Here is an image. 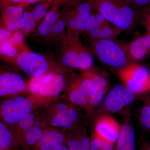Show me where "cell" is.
<instances>
[{"mask_svg": "<svg viewBox=\"0 0 150 150\" xmlns=\"http://www.w3.org/2000/svg\"><path fill=\"white\" fill-rule=\"evenodd\" d=\"M92 9L114 26L127 31L139 20V12L121 0H88Z\"/></svg>", "mask_w": 150, "mask_h": 150, "instance_id": "6da1fadb", "label": "cell"}, {"mask_svg": "<svg viewBox=\"0 0 150 150\" xmlns=\"http://www.w3.org/2000/svg\"><path fill=\"white\" fill-rule=\"evenodd\" d=\"M93 56L112 70L120 69L134 63L129 56L126 43L116 38H93L88 40Z\"/></svg>", "mask_w": 150, "mask_h": 150, "instance_id": "7a4b0ae2", "label": "cell"}, {"mask_svg": "<svg viewBox=\"0 0 150 150\" xmlns=\"http://www.w3.org/2000/svg\"><path fill=\"white\" fill-rule=\"evenodd\" d=\"M60 63L67 69H77L85 71L92 69L93 56L89 48L84 46L79 34L67 31L61 41Z\"/></svg>", "mask_w": 150, "mask_h": 150, "instance_id": "3957f363", "label": "cell"}, {"mask_svg": "<svg viewBox=\"0 0 150 150\" xmlns=\"http://www.w3.org/2000/svg\"><path fill=\"white\" fill-rule=\"evenodd\" d=\"M30 78L40 76L51 72H71L69 69L43 54L24 51L14 58L8 59Z\"/></svg>", "mask_w": 150, "mask_h": 150, "instance_id": "277c9868", "label": "cell"}, {"mask_svg": "<svg viewBox=\"0 0 150 150\" xmlns=\"http://www.w3.org/2000/svg\"><path fill=\"white\" fill-rule=\"evenodd\" d=\"M41 105L32 97L23 96L7 98L1 103V121L10 128L17 124L23 117Z\"/></svg>", "mask_w": 150, "mask_h": 150, "instance_id": "5b68a950", "label": "cell"}, {"mask_svg": "<svg viewBox=\"0 0 150 150\" xmlns=\"http://www.w3.org/2000/svg\"><path fill=\"white\" fill-rule=\"evenodd\" d=\"M139 96L124 85H118L106 95L102 104L91 117L110 115L121 112L132 103Z\"/></svg>", "mask_w": 150, "mask_h": 150, "instance_id": "8992f818", "label": "cell"}, {"mask_svg": "<svg viewBox=\"0 0 150 150\" xmlns=\"http://www.w3.org/2000/svg\"><path fill=\"white\" fill-rule=\"evenodd\" d=\"M114 71L123 85L139 97L150 93V73L146 67L133 63Z\"/></svg>", "mask_w": 150, "mask_h": 150, "instance_id": "52a82bcc", "label": "cell"}, {"mask_svg": "<svg viewBox=\"0 0 150 150\" xmlns=\"http://www.w3.org/2000/svg\"><path fill=\"white\" fill-rule=\"evenodd\" d=\"M67 73L51 72L46 74L43 85L35 99L41 105L55 100L65 90L69 83L65 75Z\"/></svg>", "mask_w": 150, "mask_h": 150, "instance_id": "ba28073f", "label": "cell"}, {"mask_svg": "<svg viewBox=\"0 0 150 150\" xmlns=\"http://www.w3.org/2000/svg\"><path fill=\"white\" fill-rule=\"evenodd\" d=\"M28 91V83L19 73L11 70L1 69L0 74V96L12 98L21 96Z\"/></svg>", "mask_w": 150, "mask_h": 150, "instance_id": "9c48e42d", "label": "cell"}, {"mask_svg": "<svg viewBox=\"0 0 150 150\" xmlns=\"http://www.w3.org/2000/svg\"><path fill=\"white\" fill-rule=\"evenodd\" d=\"M73 107L55 115L42 117L41 118L47 126L61 128L69 131L81 126L84 119L80 107Z\"/></svg>", "mask_w": 150, "mask_h": 150, "instance_id": "30bf717a", "label": "cell"}, {"mask_svg": "<svg viewBox=\"0 0 150 150\" xmlns=\"http://www.w3.org/2000/svg\"><path fill=\"white\" fill-rule=\"evenodd\" d=\"M121 129V125L111 115H101L96 118L93 134L115 145L120 136Z\"/></svg>", "mask_w": 150, "mask_h": 150, "instance_id": "8fae6325", "label": "cell"}, {"mask_svg": "<svg viewBox=\"0 0 150 150\" xmlns=\"http://www.w3.org/2000/svg\"><path fill=\"white\" fill-rule=\"evenodd\" d=\"M120 113L122 118L121 131L115 144V150H136V135L130 110L127 108Z\"/></svg>", "mask_w": 150, "mask_h": 150, "instance_id": "7c38bea8", "label": "cell"}, {"mask_svg": "<svg viewBox=\"0 0 150 150\" xmlns=\"http://www.w3.org/2000/svg\"><path fill=\"white\" fill-rule=\"evenodd\" d=\"M95 87L90 96L89 105L87 114L92 116L102 104L109 89L108 79L105 75L94 71Z\"/></svg>", "mask_w": 150, "mask_h": 150, "instance_id": "4fadbf2b", "label": "cell"}, {"mask_svg": "<svg viewBox=\"0 0 150 150\" xmlns=\"http://www.w3.org/2000/svg\"><path fill=\"white\" fill-rule=\"evenodd\" d=\"M66 139L64 131L46 125L40 139L31 150H50L57 145L66 144Z\"/></svg>", "mask_w": 150, "mask_h": 150, "instance_id": "5bb4252c", "label": "cell"}, {"mask_svg": "<svg viewBox=\"0 0 150 150\" xmlns=\"http://www.w3.org/2000/svg\"><path fill=\"white\" fill-rule=\"evenodd\" d=\"M1 9V27L13 33L20 30L24 6L20 5L9 6L2 8Z\"/></svg>", "mask_w": 150, "mask_h": 150, "instance_id": "9a60e30c", "label": "cell"}, {"mask_svg": "<svg viewBox=\"0 0 150 150\" xmlns=\"http://www.w3.org/2000/svg\"><path fill=\"white\" fill-rule=\"evenodd\" d=\"M127 50L131 61L138 63L150 57V33H146L126 43Z\"/></svg>", "mask_w": 150, "mask_h": 150, "instance_id": "2e32d148", "label": "cell"}, {"mask_svg": "<svg viewBox=\"0 0 150 150\" xmlns=\"http://www.w3.org/2000/svg\"><path fill=\"white\" fill-rule=\"evenodd\" d=\"M24 35L19 30L14 32L11 37L0 45L1 56L5 60L15 58L19 54L29 50L23 42Z\"/></svg>", "mask_w": 150, "mask_h": 150, "instance_id": "e0dca14e", "label": "cell"}, {"mask_svg": "<svg viewBox=\"0 0 150 150\" xmlns=\"http://www.w3.org/2000/svg\"><path fill=\"white\" fill-rule=\"evenodd\" d=\"M35 110H33L25 116L16 125L11 128L18 148L25 134L32 128L41 116V114H39V112Z\"/></svg>", "mask_w": 150, "mask_h": 150, "instance_id": "ac0fdd59", "label": "cell"}, {"mask_svg": "<svg viewBox=\"0 0 150 150\" xmlns=\"http://www.w3.org/2000/svg\"><path fill=\"white\" fill-rule=\"evenodd\" d=\"M46 125L40 116L32 128L25 134L18 148L22 150H31L40 139Z\"/></svg>", "mask_w": 150, "mask_h": 150, "instance_id": "d6986e66", "label": "cell"}, {"mask_svg": "<svg viewBox=\"0 0 150 150\" xmlns=\"http://www.w3.org/2000/svg\"><path fill=\"white\" fill-rule=\"evenodd\" d=\"M122 31L121 30L115 26L112 27L110 25L101 26L97 23L96 24L88 33L87 35L91 38H116Z\"/></svg>", "mask_w": 150, "mask_h": 150, "instance_id": "ffe728a7", "label": "cell"}, {"mask_svg": "<svg viewBox=\"0 0 150 150\" xmlns=\"http://www.w3.org/2000/svg\"><path fill=\"white\" fill-rule=\"evenodd\" d=\"M18 148L11 129L1 121L0 122V149L15 150Z\"/></svg>", "mask_w": 150, "mask_h": 150, "instance_id": "44dd1931", "label": "cell"}, {"mask_svg": "<svg viewBox=\"0 0 150 150\" xmlns=\"http://www.w3.org/2000/svg\"><path fill=\"white\" fill-rule=\"evenodd\" d=\"M66 25L64 20L61 18L53 26H51V34L46 41H59L61 42L62 38L64 36Z\"/></svg>", "mask_w": 150, "mask_h": 150, "instance_id": "7402d4cb", "label": "cell"}, {"mask_svg": "<svg viewBox=\"0 0 150 150\" xmlns=\"http://www.w3.org/2000/svg\"><path fill=\"white\" fill-rule=\"evenodd\" d=\"M74 105H75L69 102H57L47 104L44 114L43 115L41 114V116L42 117H47L55 115L59 112L64 111L68 108L73 107Z\"/></svg>", "mask_w": 150, "mask_h": 150, "instance_id": "603a6c76", "label": "cell"}, {"mask_svg": "<svg viewBox=\"0 0 150 150\" xmlns=\"http://www.w3.org/2000/svg\"><path fill=\"white\" fill-rule=\"evenodd\" d=\"M36 22L37 21L33 16L32 11H27L24 12L20 30L24 36L32 31L35 27Z\"/></svg>", "mask_w": 150, "mask_h": 150, "instance_id": "cb8c5ba5", "label": "cell"}, {"mask_svg": "<svg viewBox=\"0 0 150 150\" xmlns=\"http://www.w3.org/2000/svg\"><path fill=\"white\" fill-rule=\"evenodd\" d=\"M138 119L140 125L146 131L150 133V107L144 104L139 110Z\"/></svg>", "mask_w": 150, "mask_h": 150, "instance_id": "d4e9b609", "label": "cell"}, {"mask_svg": "<svg viewBox=\"0 0 150 150\" xmlns=\"http://www.w3.org/2000/svg\"><path fill=\"white\" fill-rule=\"evenodd\" d=\"M115 146L93 134L91 138V150H115Z\"/></svg>", "mask_w": 150, "mask_h": 150, "instance_id": "484cf974", "label": "cell"}, {"mask_svg": "<svg viewBox=\"0 0 150 150\" xmlns=\"http://www.w3.org/2000/svg\"><path fill=\"white\" fill-rule=\"evenodd\" d=\"M66 144L69 150H84L75 129L67 135Z\"/></svg>", "mask_w": 150, "mask_h": 150, "instance_id": "4316f807", "label": "cell"}, {"mask_svg": "<svg viewBox=\"0 0 150 150\" xmlns=\"http://www.w3.org/2000/svg\"><path fill=\"white\" fill-rule=\"evenodd\" d=\"M139 20L150 33V5L145 7L140 11Z\"/></svg>", "mask_w": 150, "mask_h": 150, "instance_id": "83f0119b", "label": "cell"}, {"mask_svg": "<svg viewBox=\"0 0 150 150\" xmlns=\"http://www.w3.org/2000/svg\"><path fill=\"white\" fill-rule=\"evenodd\" d=\"M57 10V7L54 6V8L48 12L43 18V21L46 22L49 25L52 26L61 18Z\"/></svg>", "mask_w": 150, "mask_h": 150, "instance_id": "f1b7e54d", "label": "cell"}, {"mask_svg": "<svg viewBox=\"0 0 150 150\" xmlns=\"http://www.w3.org/2000/svg\"><path fill=\"white\" fill-rule=\"evenodd\" d=\"M48 2L44 4H38L34 7L32 11L33 16L36 20V21L44 18L46 15L48 9Z\"/></svg>", "mask_w": 150, "mask_h": 150, "instance_id": "f546056e", "label": "cell"}, {"mask_svg": "<svg viewBox=\"0 0 150 150\" xmlns=\"http://www.w3.org/2000/svg\"><path fill=\"white\" fill-rule=\"evenodd\" d=\"M138 11L150 4V0H121Z\"/></svg>", "mask_w": 150, "mask_h": 150, "instance_id": "4dcf8cb0", "label": "cell"}, {"mask_svg": "<svg viewBox=\"0 0 150 150\" xmlns=\"http://www.w3.org/2000/svg\"><path fill=\"white\" fill-rule=\"evenodd\" d=\"M51 31V26L43 20L39 25L37 30L39 36L43 38L46 40H47L49 37Z\"/></svg>", "mask_w": 150, "mask_h": 150, "instance_id": "1f68e13d", "label": "cell"}, {"mask_svg": "<svg viewBox=\"0 0 150 150\" xmlns=\"http://www.w3.org/2000/svg\"><path fill=\"white\" fill-rule=\"evenodd\" d=\"M81 2L80 0H55V6L56 7L59 6H74Z\"/></svg>", "mask_w": 150, "mask_h": 150, "instance_id": "d6a6232c", "label": "cell"}, {"mask_svg": "<svg viewBox=\"0 0 150 150\" xmlns=\"http://www.w3.org/2000/svg\"><path fill=\"white\" fill-rule=\"evenodd\" d=\"M0 43H2L9 39L14 33L11 32L8 30L1 27L0 30Z\"/></svg>", "mask_w": 150, "mask_h": 150, "instance_id": "836d02e7", "label": "cell"}, {"mask_svg": "<svg viewBox=\"0 0 150 150\" xmlns=\"http://www.w3.org/2000/svg\"><path fill=\"white\" fill-rule=\"evenodd\" d=\"M24 0H0L1 8L4 7L9 6L21 5Z\"/></svg>", "mask_w": 150, "mask_h": 150, "instance_id": "e575fe53", "label": "cell"}, {"mask_svg": "<svg viewBox=\"0 0 150 150\" xmlns=\"http://www.w3.org/2000/svg\"><path fill=\"white\" fill-rule=\"evenodd\" d=\"M140 149L150 150V141L142 138L140 142Z\"/></svg>", "mask_w": 150, "mask_h": 150, "instance_id": "d590c367", "label": "cell"}, {"mask_svg": "<svg viewBox=\"0 0 150 150\" xmlns=\"http://www.w3.org/2000/svg\"><path fill=\"white\" fill-rule=\"evenodd\" d=\"M139 99L143 102L144 104L150 107V93L139 97Z\"/></svg>", "mask_w": 150, "mask_h": 150, "instance_id": "8d00e7d4", "label": "cell"}, {"mask_svg": "<svg viewBox=\"0 0 150 150\" xmlns=\"http://www.w3.org/2000/svg\"><path fill=\"white\" fill-rule=\"evenodd\" d=\"M50 150H69V149L67 144H64L57 145Z\"/></svg>", "mask_w": 150, "mask_h": 150, "instance_id": "74e56055", "label": "cell"}, {"mask_svg": "<svg viewBox=\"0 0 150 150\" xmlns=\"http://www.w3.org/2000/svg\"><path fill=\"white\" fill-rule=\"evenodd\" d=\"M47 1V0H24L23 2L20 5L25 6L28 5L30 4H34L38 2L41 1Z\"/></svg>", "mask_w": 150, "mask_h": 150, "instance_id": "f35d334b", "label": "cell"}, {"mask_svg": "<svg viewBox=\"0 0 150 150\" xmlns=\"http://www.w3.org/2000/svg\"><path fill=\"white\" fill-rule=\"evenodd\" d=\"M47 1L48 2H54L55 1V0H47Z\"/></svg>", "mask_w": 150, "mask_h": 150, "instance_id": "ab89813d", "label": "cell"}, {"mask_svg": "<svg viewBox=\"0 0 150 150\" xmlns=\"http://www.w3.org/2000/svg\"><path fill=\"white\" fill-rule=\"evenodd\" d=\"M0 150H1V149H0Z\"/></svg>", "mask_w": 150, "mask_h": 150, "instance_id": "60d3db41", "label": "cell"}, {"mask_svg": "<svg viewBox=\"0 0 150 150\" xmlns=\"http://www.w3.org/2000/svg\"><path fill=\"white\" fill-rule=\"evenodd\" d=\"M140 150H141V149H140Z\"/></svg>", "mask_w": 150, "mask_h": 150, "instance_id": "b9f144b4", "label": "cell"}]
</instances>
